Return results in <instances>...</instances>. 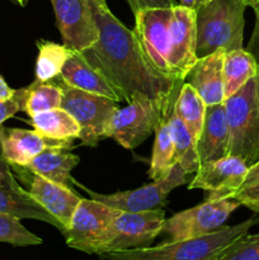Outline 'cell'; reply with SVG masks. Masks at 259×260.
<instances>
[{"mask_svg":"<svg viewBox=\"0 0 259 260\" xmlns=\"http://www.w3.org/2000/svg\"><path fill=\"white\" fill-rule=\"evenodd\" d=\"M228 119L223 103L213 104L206 108L202 131L197 140V151L200 162L218 160L229 155Z\"/></svg>","mask_w":259,"mask_h":260,"instance_id":"d6986e66","label":"cell"},{"mask_svg":"<svg viewBox=\"0 0 259 260\" xmlns=\"http://www.w3.org/2000/svg\"><path fill=\"white\" fill-rule=\"evenodd\" d=\"M258 74V66L248 50H235L223 55V90L225 99L233 95L248 80Z\"/></svg>","mask_w":259,"mask_h":260,"instance_id":"7402d4cb","label":"cell"},{"mask_svg":"<svg viewBox=\"0 0 259 260\" xmlns=\"http://www.w3.org/2000/svg\"><path fill=\"white\" fill-rule=\"evenodd\" d=\"M0 185L10 187V188L20 187V185L17 183V180H15L14 175H13L12 167H10L9 162L4 159V156H3L2 144H0Z\"/></svg>","mask_w":259,"mask_h":260,"instance_id":"836d02e7","label":"cell"},{"mask_svg":"<svg viewBox=\"0 0 259 260\" xmlns=\"http://www.w3.org/2000/svg\"><path fill=\"white\" fill-rule=\"evenodd\" d=\"M30 126L41 135L52 140H69L80 137V126L69 112L55 108L30 117Z\"/></svg>","mask_w":259,"mask_h":260,"instance_id":"603a6c76","label":"cell"},{"mask_svg":"<svg viewBox=\"0 0 259 260\" xmlns=\"http://www.w3.org/2000/svg\"><path fill=\"white\" fill-rule=\"evenodd\" d=\"M0 212L12 215L19 220L30 218L42 221L58 229L61 234L65 233L63 226L22 187L10 188L0 185Z\"/></svg>","mask_w":259,"mask_h":260,"instance_id":"44dd1931","label":"cell"},{"mask_svg":"<svg viewBox=\"0 0 259 260\" xmlns=\"http://www.w3.org/2000/svg\"><path fill=\"white\" fill-rule=\"evenodd\" d=\"M121 212L94 200L81 198L66 229V245L86 254H95L104 231L114 217Z\"/></svg>","mask_w":259,"mask_h":260,"instance_id":"30bf717a","label":"cell"},{"mask_svg":"<svg viewBox=\"0 0 259 260\" xmlns=\"http://www.w3.org/2000/svg\"><path fill=\"white\" fill-rule=\"evenodd\" d=\"M172 13L173 8H151L141 10L135 15L136 25L134 32L152 66L160 73L175 78L168 60Z\"/></svg>","mask_w":259,"mask_h":260,"instance_id":"8fae6325","label":"cell"},{"mask_svg":"<svg viewBox=\"0 0 259 260\" xmlns=\"http://www.w3.org/2000/svg\"><path fill=\"white\" fill-rule=\"evenodd\" d=\"M167 121L172 132L173 142H174L175 162H178L188 175L197 173L201 165L197 145L184 122L177 116L173 106L170 107Z\"/></svg>","mask_w":259,"mask_h":260,"instance_id":"cb8c5ba5","label":"cell"},{"mask_svg":"<svg viewBox=\"0 0 259 260\" xmlns=\"http://www.w3.org/2000/svg\"><path fill=\"white\" fill-rule=\"evenodd\" d=\"M134 14L141 12L144 9H151V8H173L178 5L175 0H126Z\"/></svg>","mask_w":259,"mask_h":260,"instance_id":"d6a6232c","label":"cell"},{"mask_svg":"<svg viewBox=\"0 0 259 260\" xmlns=\"http://www.w3.org/2000/svg\"><path fill=\"white\" fill-rule=\"evenodd\" d=\"M14 91H15L14 89L10 88V86L5 83V80L3 79V76L0 75V98H3V99L10 98V96H13Z\"/></svg>","mask_w":259,"mask_h":260,"instance_id":"d590c367","label":"cell"},{"mask_svg":"<svg viewBox=\"0 0 259 260\" xmlns=\"http://www.w3.org/2000/svg\"><path fill=\"white\" fill-rule=\"evenodd\" d=\"M248 168L240 157L233 155L202 162L188 188L210 192L207 200L230 198L243 183Z\"/></svg>","mask_w":259,"mask_h":260,"instance_id":"5bb4252c","label":"cell"},{"mask_svg":"<svg viewBox=\"0 0 259 260\" xmlns=\"http://www.w3.org/2000/svg\"><path fill=\"white\" fill-rule=\"evenodd\" d=\"M58 140L45 137L36 129L4 128L0 127L3 156L10 167H25L43 150Z\"/></svg>","mask_w":259,"mask_h":260,"instance_id":"ffe728a7","label":"cell"},{"mask_svg":"<svg viewBox=\"0 0 259 260\" xmlns=\"http://www.w3.org/2000/svg\"><path fill=\"white\" fill-rule=\"evenodd\" d=\"M51 3L65 47L81 52L98 41V28L86 0H51Z\"/></svg>","mask_w":259,"mask_h":260,"instance_id":"7c38bea8","label":"cell"},{"mask_svg":"<svg viewBox=\"0 0 259 260\" xmlns=\"http://www.w3.org/2000/svg\"><path fill=\"white\" fill-rule=\"evenodd\" d=\"M178 4L183 5V7L196 9V0H178Z\"/></svg>","mask_w":259,"mask_h":260,"instance_id":"74e56055","label":"cell"},{"mask_svg":"<svg viewBox=\"0 0 259 260\" xmlns=\"http://www.w3.org/2000/svg\"><path fill=\"white\" fill-rule=\"evenodd\" d=\"M23 107H24V88L15 90L10 98H0V126L7 119L14 117L15 113L23 111Z\"/></svg>","mask_w":259,"mask_h":260,"instance_id":"1f68e13d","label":"cell"},{"mask_svg":"<svg viewBox=\"0 0 259 260\" xmlns=\"http://www.w3.org/2000/svg\"><path fill=\"white\" fill-rule=\"evenodd\" d=\"M230 198L236 200L254 213H259V160L248 168L243 183Z\"/></svg>","mask_w":259,"mask_h":260,"instance_id":"f546056e","label":"cell"},{"mask_svg":"<svg viewBox=\"0 0 259 260\" xmlns=\"http://www.w3.org/2000/svg\"><path fill=\"white\" fill-rule=\"evenodd\" d=\"M207 2H210V0H196V8H197L198 5L203 4V3H207Z\"/></svg>","mask_w":259,"mask_h":260,"instance_id":"ab89813d","label":"cell"},{"mask_svg":"<svg viewBox=\"0 0 259 260\" xmlns=\"http://www.w3.org/2000/svg\"><path fill=\"white\" fill-rule=\"evenodd\" d=\"M175 164V150L172 132L168 124L167 117L160 119L155 127V142L150 162L149 178L159 180L170 172Z\"/></svg>","mask_w":259,"mask_h":260,"instance_id":"484cf974","label":"cell"},{"mask_svg":"<svg viewBox=\"0 0 259 260\" xmlns=\"http://www.w3.org/2000/svg\"><path fill=\"white\" fill-rule=\"evenodd\" d=\"M62 90L60 108L65 109L80 126V140L84 146L95 147L106 137V129L116 107L107 96L91 94L57 81Z\"/></svg>","mask_w":259,"mask_h":260,"instance_id":"52a82bcc","label":"cell"},{"mask_svg":"<svg viewBox=\"0 0 259 260\" xmlns=\"http://www.w3.org/2000/svg\"><path fill=\"white\" fill-rule=\"evenodd\" d=\"M244 0H210L196 8V55L241 50L244 38Z\"/></svg>","mask_w":259,"mask_h":260,"instance_id":"3957f363","label":"cell"},{"mask_svg":"<svg viewBox=\"0 0 259 260\" xmlns=\"http://www.w3.org/2000/svg\"><path fill=\"white\" fill-rule=\"evenodd\" d=\"M173 108L177 116L184 122L193 140L197 144V140L202 131L203 121H205L206 108H207L203 99L189 84L183 83L177 98L174 99Z\"/></svg>","mask_w":259,"mask_h":260,"instance_id":"d4e9b609","label":"cell"},{"mask_svg":"<svg viewBox=\"0 0 259 260\" xmlns=\"http://www.w3.org/2000/svg\"><path fill=\"white\" fill-rule=\"evenodd\" d=\"M187 177L188 174L183 170V168L178 162H175L170 172L161 179L154 180L151 184L142 185L134 190L118 192L114 194H101L84 187L75 179H74V184L86 190L91 200L98 201L109 207L124 211V212H142V211L160 208L163 205H165L168 194L179 185L185 184L188 182Z\"/></svg>","mask_w":259,"mask_h":260,"instance_id":"9c48e42d","label":"cell"},{"mask_svg":"<svg viewBox=\"0 0 259 260\" xmlns=\"http://www.w3.org/2000/svg\"><path fill=\"white\" fill-rule=\"evenodd\" d=\"M164 221L161 208L142 212L121 211L104 231L95 254L149 248L161 233Z\"/></svg>","mask_w":259,"mask_h":260,"instance_id":"8992f818","label":"cell"},{"mask_svg":"<svg viewBox=\"0 0 259 260\" xmlns=\"http://www.w3.org/2000/svg\"><path fill=\"white\" fill-rule=\"evenodd\" d=\"M9 2L14 3V4L19 5V7H25V5H27V3H28V0H9Z\"/></svg>","mask_w":259,"mask_h":260,"instance_id":"f35d334b","label":"cell"},{"mask_svg":"<svg viewBox=\"0 0 259 260\" xmlns=\"http://www.w3.org/2000/svg\"><path fill=\"white\" fill-rule=\"evenodd\" d=\"M218 260H259V233L245 234L234 241Z\"/></svg>","mask_w":259,"mask_h":260,"instance_id":"4dcf8cb0","label":"cell"},{"mask_svg":"<svg viewBox=\"0 0 259 260\" xmlns=\"http://www.w3.org/2000/svg\"><path fill=\"white\" fill-rule=\"evenodd\" d=\"M228 119L229 155L248 167L259 160V73L223 101Z\"/></svg>","mask_w":259,"mask_h":260,"instance_id":"277c9868","label":"cell"},{"mask_svg":"<svg viewBox=\"0 0 259 260\" xmlns=\"http://www.w3.org/2000/svg\"><path fill=\"white\" fill-rule=\"evenodd\" d=\"M0 127H2V126H0Z\"/></svg>","mask_w":259,"mask_h":260,"instance_id":"60d3db41","label":"cell"},{"mask_svg":"<svg viewBox=\"0 0 259 260\" xmlns=\"http://www.w3.org/2000/svg\"><path fill=\"white\" fill-rule=\"evenodd\" d=\"M241 206L234 198L206 200L189 210L180 211L170 218H165L161 233L165 241H179L200 238L215 233L222 228L231 213Z\"/></svg>","mask_w":259,"mask_h":260,"instance_id":"ba28073f","label":"cell"},{"mask_svg":"<svg viewBox=\"0 0 259 260\" xmlns=\"http://www.w3.org/2000/svg\"><path fill=\"white\" fill-rule=\"evenodd\" d=\"M258 216L233 226H222L208 235L179 241H164L156 246L99 254V260H218L221 254L253 226Z\"/></svg>","mask_w":259,"mask_h":260,"instance_id":"7a4b0ae2","label":"cell"},{"mask_svg":"<svg viewBox=\"0 0 259 260\" xmlns=\"http://www.w3.org/2000/svg\"><path fill=\"white\" fill-rule=\"evenodd\" d=\"M27 192L48 211L66 231L81 197L75 194L71 188L46 179L38 174H32L29 190Z\"/></svg>","mask_w":259,"mask_h":260,"instance_id":"e0dca14e","label":"cell"},{"mask_svg":"<svg viewBox=\"0 0 259 260\" xmlns=\"http://www.w3.org/2000/svg\"><path fill=\"white\" fill-rule=\"evenodd\" d=\"M37 47L36 80L46 83L58 78L71 50L63 45H57L50 41H37Z\"/></svg>","mask_w":259,"mask_h":260,"instance_id":"83f0119b","label":"cell"},{"mask_svg":"<svg viewBox=\"0 0 259 260\" xmlns=\"http://www.w3.org/2000/svg\"><path fill=\"white\" fill-rule=\"evenodd\" d=\"M244 3L246 4V7H251L254 12L259 13V0H244Z\"/></svg>","mask_w":259,"mask_h":260,"instance_id":"8d00e7d4","label":"cell"},{"mask_svg":"<svg viewBox=\"0 0 259 260\" xmlns=\"http://www.w3.org/2000/svg\"><path fill=\"white\" fill-rule=\"evenodd\" d=\"M62 101V90L57 83L35 80L24 88V107L23 111L29 117L42 112L60 108Z\"/></svg>","mask_w":259,"mask_h":260,"instance_id":"4316f807","label":"cell"},{"mask_svg":"<svg viewBox=\"0 0 259 260\" xmlns=\"http://www.w3.org/2000/svg\"><path fill=\"white\" fill-rule=\"evenodd\" d=\"M170 107H164L141 93H135L128 106L114 109L106 137H111L127 150L136 149L155 132V127L160 119L168 116Z\"/></svg>","mask_w":259,"mask_h":260,"instance_id":"5b68a950","label":"cell"},{"mask_svg":"<svg viewBox=\"0 0 259 260\" xmlns=\"http://www.w3.org/2000/svg\"><path fill=\"white\" fill-rule=\"evenodd\" d=\"M196 33V9L174 5L169 23L168 60L173 75L183 81L197 61Z\"/></svg>","mask_w":259,"mask_h":260,"instance_id":"4fadbf2b","label":"cell"},{"mask_svg":"<svg viewBox=\"0 0 259 260\" xmlns=\"http://www.w3.org/2000/svg\"><path fill=\"white\" fill-rule=\"evenodd\" d=\"M60 80L71 88L107 96L114 102H122L112 84L85 60L80 51H70L60 73Z\"/></svg>","mask_w":259,"mask_h":260,"instance_id":"ac0fdd59","label":"cell"},{"mask_svg":"<svg viewBox=\"0 0 259 260\" xmlns=\"http://www.w3.org/2000/svg\"><path fill=\"white\" fill-rule=\"evenodd\" d=\"M256 19L255 25H254L253 33H251L250 41L248 45V51L253 55L254 60H255L256 66H258V73H259V13H255Z\"/></svg>","mask_w":259,"mask_h":260,"instance_id":"e575fe53","label":"cell"},{"mask_svg":"<svg viewBox=\"0 0 259 260\" xmlns=\"http://www.w3.org/2000/svg\"><path fill=\"white\" fill-rule=\"evenodd\" d=\"M73 142L74 139L58 140L55 144L43 150L25 167L12 168L23 170L29 174H38L46 179L71 188V184H74L71 170L80 161V157L71 152L74 146Z\"/></svg>","mask_w":259,"mask_h":260,"instance_id":"9a60e30c","label":"cell"},{"mask_svg":"<svg viewBox=\"0 0 259 260\" xmlns=\"http://www.w3.org/2000/svg\"><path fill=\"white\" fill-rule=\"evenodd\" d=\"M98 28V41L81 51L85 60L112 84L122 101L131 102L141 93L169 108L177 98L183 80L160 73L130 30L109 10L106 0H86Z\"/></svg>","mask_w":259,"mask_h":260,"instance_id":"6da1fadb","label":"cell"},{"mask_svg":"<svg viewBox=\"0 0 259 260\" xmlns=\"http://www.w3.org/2000/svg\"><path fill=\"white\" fill-rule=\"evenodd\" d=\"M0 243L13 246H33L41 245L42 239L28 231L19 218L0 212Z\"/></svg>","mask_w":259,"mask_h":260,"instance_id":"f1b7e54d","label":"cell"},{"mask_svg":"<svg viewBox=\"0 0 259 260\" xmlns=\"http://www.w3.org/2000/svg\"><path fill=\"white\" fill-rule=\"evenodd\" d=\"M223 51H216L205 57L197 58L185 75L184 81L200 94L206 106L223 103Z\"/></svg>","mask_w":259,"mask_h":260,"instance_id":"2e32d148","label":"cell"}]
</instances>
